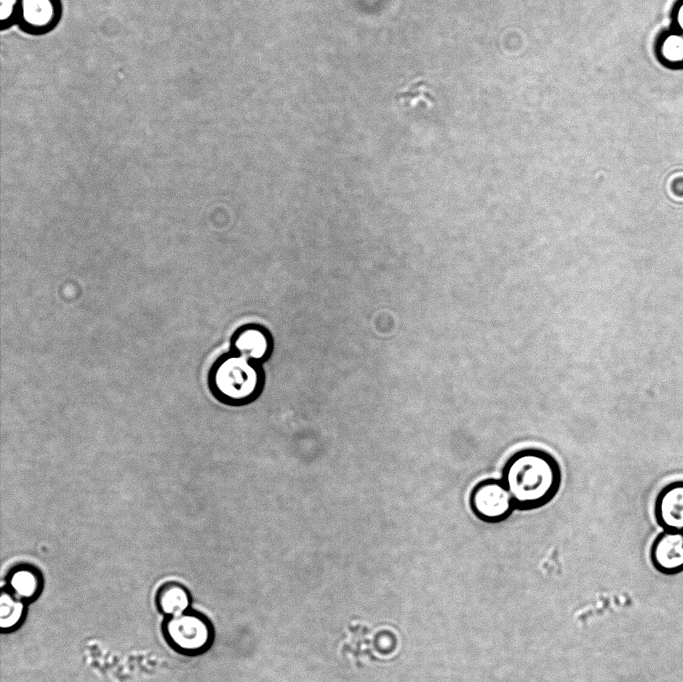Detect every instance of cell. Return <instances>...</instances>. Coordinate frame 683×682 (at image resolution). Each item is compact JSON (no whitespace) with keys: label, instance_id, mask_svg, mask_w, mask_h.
Listing matches in <instances>:
<instances>
[{"label":"cell","instance_id":"6da1fadb","mask_svg":"<svg viewBox=\"0 0 683 682\" xmlns=\"http://www.w3.org/2000/svg\"><path fill=\"white\" fill-rule=\"evenodd\" d=\"M503 483L515 509L533 510L550 502L561 485V470L548 452L526 448L514 453L505 463Z\"/></svg>","mask_w":683,"mask_h":682},{"label":"cell","instance_id":"7a4b0ae2","mask_svg":"<svg viewBox=\"0 0 683 682\" xmlns=\"http://www.w3.org/2000/svg\"><path fill=\"white\" fill-rule=\"evenodd\" d=\"M265 385L263 364L236 352L221 354L207 372V388L219 403L240 407L255 401Z\"/></svg>","mask_w":683,"mask_h":682},{"label":"cell","instance_id":"3957f363","mask_svg":"<svg viewBox=\"0 0 683 682\" xmlns=\"http://www.w3.org/2000/svg\"><path fill=\"white\" fill-rule=\"evenodd\" d=\"M161 632L167 645L176 653L194 657L206 652L214 640L210 620L194 609L164 617Z\"/></svg>","mask_w":683,"mask_h":682},{"label":"cell","instance_id":"277c9868","mask_svg":"<svg viewBox=\"0 0 683 682\" xmlns=\"http://www.w3.org/2000/svg\"><path fill=\"white\" fill-rule=\"evenodd\" d=\"M473 513L485 522H501L512 513L514 503L502 480L486 479L475 485L470 494Z\"/></svg>","mask_w":683,"mask_h":682},{"label":"cell","instance_id":"5b68a950","mask_svg":"<svg viewBox=\"0 0 683 682\" xmlns=\"http://www.w3.org/2000/svg\"><path fill=\"white\" fill-rule=\"evenodd\" d=\"M654 516L663 530L683 531V480L670 482L657 493Z\"/></svg>","mask_w":683,"mask_h":682},{"label":"cell","instance_id":"8992f818","mask_svg":"<svg viewBox=\"0 0 683 682\" xmlns=\"http://www.w3.org/2000/svg\"><path fill=\"white\" fill-rule=\"evenodd\" d=\"M650 558L661 572L683 570V531L663 530L658 534L651 545Z\"/></svg>","mask_w":683,"mask_h":682},{"label":"cell","instance_id":"52a82bcc","mask_svg":"<svg viewBox=\"0 0 683 682\" xmlns=\"http://www.w3.org/2000/svg\"><path fill=\"white\" fill-rule=\"evenodd\" d=\"M230 350L263 364L272 354L273 342L263 327L247 325L237 329L232 335Z\"/></svg>","mask_w":683,"mask_h":682},{"label":"cell","instance_id":"ba28073f","mask_svg":"<svg viewBox=\"0 0 683 682\" xmlns=\"http://www.w3.org/2000/svg\"><path fill=\"white\" fill-rule=\"evenodd\" d=\"M5 581V587L27 603L35 601L41 595L44 586L41 571L29 563L12 566Z\"/></svg>","mask_w":683,"mask_h":682},{"label":"cell","instance_id":"9c48e42d","mask_svg":"<svg viewBox=\"0 0 683 682\" xmlns=\"http://www.w3.org/2000/svg\"><path fill=\"white\" fill-rule=\"evenodd\" d=\"M156 609L164 617L181 614L192 602L189 590L177 581H166L156 590L154 596Z\"/></svg>","mask_w":683,"mask_h":682},{"label":"cell","instance_id":"30bf717a","mask_svg":"<svg viewBox=\"0 0 683 682\" xmlns=\"http://www.w3.org/2000/svg\"><path fill=\"white\" fill-rule=\"evenodd\" d=\"M27 604L7 587H2L0 593V628L2 633L14 632L23 624L27 614Z\"/></svg>","mask_w":683,"mask_h":682},{"label":"cell","instance_id":"8fae6325","mask_svg":"<svg viewBox=\"0 0 683 682\" xmlns=\"http://www.w3.org/2000/svg\"><path fill=\"white\" fill-rule=\"evenodd\" d=\"M429 97L423 82H416L408 90L398 93L396 96L397 100L406 106H415L421 100L430 103Z\"/></svg>","mask_w":683,"mask_h":682},{"label":"cell","instance_id":"7c38bea8","mask_svg":"<svg viewBox=\"0 0 683 682\" xmlns=\"http://www.w3.org/2000/svg\"><path fill=\"white\" fill-rule=\"evenodd\" d=\"M661 52L667 62L683 61V38L678 35L668 36L662 44Z\"/></svg>","mask_w":683,"mask_h":682},{"label":"cell","instance_id":"4fadbf2b","mask_svg":"<svg viewBox=\"0 0 683 682\" xmlns=\"http://www.w3.org/2000/svg\"><path fill=\"white\" fill-rule=\"evenodd\" d=\"M677 22L680 28L683 30V4L679 8L678 15H677Z\"/></svg>","mask_w":683,"mask_h":682}]
</instances>
